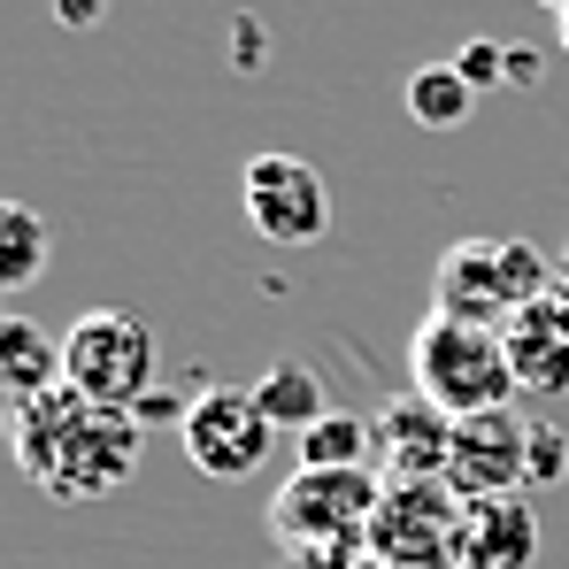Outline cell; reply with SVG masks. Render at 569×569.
I'll return each mask as SVG.
<instances>
[{
  "instance_id": "cell-9",
  "label": "cell",
  "mask_w": 569,
  "mask_h": 569,
  "mask_svg": "<svg viewBox=\"0 0 569 569\" xmlns=\"http://www.w3.org/2000/svg\"><path fill=\"white\" fill-rule=\"evenodd\" d=\"M447 485H455L462 500L531 492V423H523L516 408L462 416V423H455V455H447Z\"/></svg>"
},
{
  "instance_id": "cell-18",
  "label": "cell",
  "mask_w": 569,
  "mask_h": 569,
  "mask_svg": "<svg viewBox=\"0 0 569 569\" xmlns=\"http://www.w3.org/2000/svg\"><path fill=\"white\" fill-rule=\"evenodd\" d=\"M455 70L470 78L477 93H485V86H508V47H500V39H470V47L455 54Z\"/></svg>"
},
{
  "instance_id": "cell-22",
  "label": "cell",
  "mask_w": 569,
  "mask_h": 569,
  "mask_svg": "<svg viewBox=\"0 0 569 569\" xmlns=\"http://www.w3.org/2000/svg\"><path fill=\"white\" fill-rule=\"evenodd\" d=\"M508 86H516V93L539 86V54H531V47H508Z\"/></svg>"
},
{
  "instance_id": "cell-12",
  "label": "cell",
  "mask_w": 569,
  "mask_h": 569,
  "mask_svg": "<svg viewBox=\"0 0 569 569\" xmlns=\"http://www.w3.org/2000/svg\"><path fill=\"white\" fill-rule=\"evenodd\" d=\"M462 562L470 569H531L539 562V516H531V492L462 500Z\"/></svg>"
},
{
  "instance_id": "cell-2",
  "label": "cell",
  "mask_w": 569,
  "mask_h": 569,
  "mask_svg": "<svg viewBox=\"0 0 569 569\" xmlns=\"http://www.w3.org/2000/svg\"><path fill=\"white\" fill-rule=\"evenodd\" d=\"M555 262L531 239H455L431 270V316H455L477 331H508L531 300L555 292Z\"/></svg>"
},
{
  "instance_id": "cell-13",
  "label": "cell",
  "mask_w": 569,
  "mask_h": 569,
  "mask_svg": "<svg viewBox=\"0 0 569 569\" xmlns=\"http://www.w3.org/2000/svg\"><path fill=\"white\" fill-rule=\"evenodd\" d=\"M62 385V339L31 316H0V400L31 408Z\"/></svg>"
},
{
  "instance_id": "cell-27",
  "label": "cell",
  "mask_w": 569,
  "mask_h": 569,
  "mask_svg": "<svg viewBox=\"0 0 569 569\" xmlns=\"http://www.w3.org/2000/svg\"><path fill=\"white\" fill-rule=\"evenodd\" d=\"M455 569H470V562H455Z\"/></svg>"
},
{
  "instance_id": "cell-5",
  "label": "cell",
  "mask_w": 569,
  "mask_h": 569,
  "mask_svg": "<svg viewBox=\"0 0 569 569\" xmlns=\"http://www.w3.org/2000/svg\"><path fill=\"white\" fill-rule=\"evenodd\" d=\"M385 508V470H292L270 500V539L278 547H362L370 516Z\"/></svg>"
},
{
  "instance_id": "cell-8",
  "label": "cell",
  "mask_w": 569,
  "mask_h": 569,
  "mask_svg": "<svg viewBox=\"0 0 569 569\" xmlns=\"http://www.w3.org/2000/svg\"><path fill=\"white\" fill-rule=\"evenodd\" d=\"M239 200H247V223H254L270 247H316V239L331 231V186H323V170L300 162V154H284V147L247 154Z\"/></svg>"
},
{
  "instance_id": "cell-24",
  "label": "cell",
  "mask_w": 569,
  "mask_h": 569,
  "mask_svg": "<svg viewBox=\"0 0 569 569\" xmlns=\"http://www.w3.org/2000/svg\"><path fill=\"white\" fill-rule=\"evenodd\" d=\"M531 8H547V16H569V0H531Z\"/></svg>"
},
{
  "instance_id": "cell-1",
  "label": "cell",
  "mask_w": 569,
  "mask_h": 569,
  "mask_svg": "<svg viewBox=\"0 0 569 569\" xmlns=\"http://www.w3.org/2000/svg\"><path fill=\"white\" fill-rule=\"evenodd\" d=\"M16 470L31 477L47 500H108L116 485L139 477L147 423L131 408H100L86 392L54 385L47 400L16 408Z\"/></svg>"
},
{
  "instance_id": "cell-19",
  "label": "cell",
  "mask_w": 569,
  "mask_h": 569,
  "mask_svg": "<svg viewBox=\"0 0 569 569\" xmlns=\"http://www.w3.org/2000/svg\"><path fill=\"white\" fill-rule=\"evenodd\" d=\"M569 477V439L555 423H531V485H562Z\"/></svg>"
},
{
  "instance_id": "cell-23",
  "label": "cell",
  "mask_w": 569,
  "mask_h": 569,
  "mask_svg": "<svg viewBox=\"0 0 569 569\" xmlns=\"http://www.w3.org/2000/svg\"><path fill=\"white\" fill-rule=\"evenodd\" d=\"M0 439H16V408L8 400H0Z\"/></svg>"
},
{
  "instance_id": "cell-21",
  "label": "cell",
  "mask_w": 569,
  "mask_h": 569,
  "mask_svg": "<svg viewBox=\"0 0 569 569\" xmlns=\"http://www.w3.org/2000/svg\"><path fill=\"white\" fill-rule=\"evenodd\" d=\"M100 16H108V0H54V23L62 31H93Z\"/></svg>"
},
{
  "instance_id": "cell-26",
  "label": "cell",
  "mask_w": 569,
  "mask_h": 569,
  "mask_svg": "<svg viewBox=\"0 0 569 569\" xmlns=\"http://www.w3.org/2000/svg\"><path fill=\"white\" fill-rule=\"evenodd\" d=\"M555 31H562V54H569V16H562V23H555Z\"/></svg>"
},
{
  "instance_id": "cell-10",
  "label": "cell",
  "mask_w": 569,
  "mask_h": 569,
  "mask_svg": "<svg viewBox=\"0 0 569 569\" xmlns=\"http://www.w3.org/2000/svg\"><path fill=\"white\" fill-rule=\"evenodd\" d=\"M370 423H378V470L392 485L447 477V455H455V416L447 408H431L423 392H392Z\"/></svg>"
},
{
  "instance_id": "cell-3",
  "label": "cell",
  "mask_w": 569,
  "mask_h": 569,
  "mask_svg": "<svg viewBox=\"0 0 569 569\" xmlns=\"http://www.w3.org/2000/svg\"><path fill=\"white\" fill-rule=\"evenodd\" d=\"M408 378L431 408H447L455 423L462 416H492L516 400V370H508V339L500 331H477L455 316H423L416 339H408Z\"/></svg>"
},
{
  "instance_id": "cell-6",
  "label": "cell",
  "mask_w": 569,
  "mask_h": 569,
  "mask_svg": "<svg viewBox=\"0 0 569 569\" xmlns=\"http://www.w3.org/2000/svg\"><path fill=\"white\" fill-rule=\"evenodd\" d=\"M362 555L378 569H455L462 562V492L447 477H416V485L385 477V508L370 516Z\"/></svg>"
},
{
  "instance_id": "cell-15",
  "label": "cell",
  "mask_w": 569,
  "mask_h": 569,
  "mask_svg": "<svg viewBox=\"0 0 569 569\" xmlns=\"http://www.w3.org/2000/svg\"><path fill=\"white\" fill-rule=\"evenodd\" d=\"M47 262H54V231H47V216H39L31 200H0V300L23 292V284H39V278H47Z\"/></svg>"
},
{
  "instance_id": "cell-20",
  "label": "cell",
  "mask_w": 569,
  "mask_h": 569,
  "mask_svg": "<svg viewBox=\"0 0 569 569\" xmlns=\"http://www.w3.org/2000/svg\"><path fill=\"white\" fill-rule=\"evenodd\" d=\"M278 569H370L362 547H284Z\"/></svg>"
},
{
  "instance_id": "cell-4",
  "label": "cell",
  "mask_w": 569,
  "mask_h": 569,
  "mask_svg": "<svg viewBox=\"0 0 569 569\" xmlns=\"http://www.w3.org/2000/svg\"><path fill=\"white\" fill-rule=\"evenodd\" d=\"M154 378H162V339L131 308H86L62 331V385L100 400V408H131L139 416L154 400Z\"/></svg>"
},
{
  "instance_id": "cell-11",
  "label": "cell",
  "mask_w": 569,
  "mask_h": 569,
  "mask_svg": "<svg viewBox=\"0 0 569 569\" xmlns=\"http://www.w3.org/2000/svg\"><path fill=\"white\" fill-rule=\"evenodd\" d=\"M500 339H508L516 392H531V400H562V392H569V292H562V284H555L547 300H531Z\"/></svg>"
},
{
  "instance_id": "cell-7",
  "label": "cell",
  "mask_w": 569,
  "mask_h": 569,
  "mask_svg": "<svg viewBox=\"0 0 569 569\" xmlns=\"http://www.w3.org/2000/svg\"><path fill=\"white\" fill-rule=\"evenodd\" d=\"M178 439H186V462H192L200 477L239 485V477H254L262 462H270L278 423L262 416L254 385H208V392H192V400H186Z\"/></svg>"
},
{
  "instance_id": "cell-17",
  "label": "cell",
  "mask_w": 569,
  "mask_h": 569,
  "mask_svg": "<svg viewBox=\"0 0 569 569\" xmlns=\"http://www.w3.org/2000/svg\"><path fill=\"white\" fill-rule=\"evenodd\" d=\"M355 462H378V423L370 416L331 408L323 423L300 431V470H355Z\"/></svg>"
},
{
  "instance_id": "cell-16",
  "label": "cell",
  "mask_w": 569,
  "mask_h": 569,
  "mask_svg": "<svg viewBox=\"0 0 569 569\" xmlns=\"http://www.w3.org/2000/svg\"><path fill=\"white\" fill-rule=\"evenodd\" d=\"M254 400H262V416H270L278 431H308V423L331 416V392H323V378H316V362H292V355L254 378Z\"/></svg>"
},
{
  "instance_id": "cell-14",
  "label": "cell",
  "mask_w": 569,
  "mask_h": 569,
  "mask_svg": "<svg viewBox=\"0 0 569 569\" xmlns=\"http://www.w3.org/2000/svg\"><path fill=\"white\" fill-rule=\"evenodd\" d=\"M400 108H408V123H423V131H462L470 108H477V86L455 62H416V70L400 78Z\"/></svg>"
},
{
  "instance_id": "cell-25",
  "label": "cell",
  "mask_w": 569,
  "mask_h": 569,
  "mask_svg": "<svg viewBox=\"0 0 569 569\" xmlns=\"http://www.w3.org/2000/svg\"><path fill=\"white\" fill-rule=\"evenodd\" d=\"M555 278H562V292H569V247H562V262H555Z\"/></svg>"
}]
</instances>
